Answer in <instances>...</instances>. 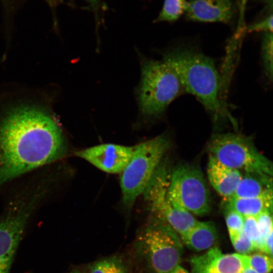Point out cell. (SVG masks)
Masks as SVG:
<instances>
[{"instance_id": "18", "label": "cell", "mask_w": 273, "mask_h": 273, "mask_svg": "<svg viewBox=\"0 0 273 273\" xmlns=\"http://www.w3.org/2000/svg\"><path fill=\"white\" fill-rule=\"evenodd\" d=\"M262 59L265 76L272 80V32H265L262 41Z\"/></svg>"}, {"instance_id": "24", "label": "cell", "mask_w": 273, "mask_h": 273, "mask_svg": "<svg viewBox=\"0 0 273 273\" xmlns=\"http://www.w3.org/2000/svg\"><path fill=\"white\" fill-rule=\"evenodd\" d=\"M233 246L238 253L248 255L256 249L252 241L243 232L237 238L231 240Z\"/></svg>"}, {"instance_id": "19", "label": "cell", "mask_w": 273, "mask_h": 273, "mask_svg": "<svg viewBox=\"0 0 273 273\" xmlns=\"http://www.w3.org/2000/svg\"><path fill=\"white\" fill-rule=\"evenodd\" d=\"M248 267L258 273H270L272 269V257L257 251L247 255Z\"/></svg>"}, {"instance_id": "23", "label": "cell", "mask_w": 273, "mask_h": 273, "mask_svg": "<svg viewBox=\"0 0 273 273\" xmlns=\"http://www.w3.org/2000/svg\"><path fill=\"white\" fill-rule=\"evenodd\" d=\"M262 240L264 241L272 231V210H267L255 217Z\"/></svg>"}, {"instance_id": "26", "label": "cell", "mask_w": 273, "mask_h": 273, "mask_svg": "<svg viewBox=\"0 0 273 273\" xmlns=\"http://www.w3.org/2000/svg\"><path fill=\"white\" fill-rule=\"evenodd\" d=\"M263 252L272 257V231L264 241Z\"/></svg>"}, {"instance_id": "10", "label": "cell", "mask_w": 273, "mask_h": 273, "mask_svg": "<svg viewBox=\"0 0 273 273\" xmlns=\"http://www.w3.org/2000/svg\"><path fill=\"white\" fill-rule=\"evenodd\" d=\"M134 147L104 144L76 151L83 159L100 170L110 173H121L129 162Z\"/></svg>"}, {"instance_id": "21", "label": "cell", "mask_w": 273, "mask_h": 273, "mask_svg": "<svg viewBox=\"0 0 273 273\" xmlns=\"http://www.w3.org/2000/svg\"><path fill=\"white\" fill-rule=\"evenodd\" d=\"M225 220L231 240L239 237L243 231L244 217L235 210L227 208Z\"/></svg>"}, {"instance_id": "8", "label": "cell", "mask_w": 273, "mask_h": 273, "mask_svg": "<svg viewBox=\"0 0 273 273\" xmlns=\"http://www.w3.org/2000/svg\"><path fill=\"white\" fill-rule=\"evenodd\" d=\"M169 176L167 166L162 161L143 194L153 216L166 222L181 237L198 221L169 198L167 193Z\"/></svg>"}, {"instance_id": "14", "label": "cell", "mask_w": 273, "mask_h": 273, "mask_svg": "<svg viewBox=\"0 0 273 273\" xmlns=\"http://www.w3.org/2000/svg\"><path fill=\"white\" fill-rule=\"evenodd\" d=\"M216 226L212 221H199L188 232L180 237L181 242L195 251L208 250L218 239Z\"/></svg>"}, {"instance_id": "20", "label": "cell", "mask_w": 273, "mask_h": 273, "mask_svg": "<svg viewBox=\"0 0 273 273\" xmlns=\"http://www.w3.org/2000/svg\"><path fill=\"white\" fill-rule=\"evenodd\" d=\"M243 232L253 243L256 251L263 252L264 243L262 240L255 217H244Z\"/></svg>"}, {"instance_id": "9", "label": "cell", "mask_w": 273, "mask_h": 273, "mask_svg": "<svg viewBox=\"0 0 273 273\" xmlns=\"http://www.w3.org/2000/svg\"><path fill=\"white\" fill-rule=\"evenodd\" d=\"M169 198L193 215L204 216L211 210L210 196L202 171L191 164H180L169 177Z\"/></svg>"}, {"instance_id": "30", "label": "cell", "mask_w": 273, "mask_h": 273, "mask_svg": "<svg viewBox=\"0 0 273 273\" xmlns=\"http://www.w3.org/2000/svg\"><path fill=\"white\" fill-rule=\"evenodd\" d=\"M48 4H49L51 6L54 7L55 6L58 2H59V0H44Z\"/></svg>"}, {"instance_id": "27", "label": "cell", "mask_w": 273, "mask_h": 273, "mask_svg": "<svg viewBox=\"0 0 273 273\" xmlns=\"http://www.w3.org/2000/svg\"><path fill=\"white\" fill-rule=\"evenodd\" d=\"M248 0H241L238 28L241 29L243 23L247 3Z\"/></svg>"}, {"instance_id": "29", "label": "cell", "mask_w": 273, "mask_h": 273, "mask_svg": "<svg viewBox=\"0 0 273 273\" xmlns=\"http://www.w3.org/2000/svg\"><path fill=\"white\" fill-rule=\"evenodd\" d=\"M170 273H190L185 268L178 265L173 271Z\"/></svg>"}, {"instance_id": "11", "label": "cell", "mask_w": 273, "mask_h": 273, "mask_svg": "<svg viewBox=\"0 0 273 273\" xmlns=\"http://www.w3.org/2000/svg\"><path fill=\"white\" fill-rule=\"evenodd\" d=\"M189 262L191 273H242L248 267L247 255L223 254L216 246L192 256Z\"/></svg>"}, {"instance_id": "3", "label": "cell", "mask_w": 273, "mask_h": 273, "mask_svg": "<svg viewBox=\"0 0 273 273\" xmlns=\"http://www.w3.org/2000/svg\"><path fill=\"white\" fill-rule=\"evenodd\" d=\"M163 58L176 72L184 93L194 96L214 122L233 119L221 97V79L211 58L189 46L173 48Z\"/></svg>"}, {"instance_id": "1", "label": "cell", "mask_w": 273, "mask_h": 273, "mask_svg": "<svg viewBox=\"0 0 273 273\" xmlns=\"http://www.w3.org/2000/svg\"><path fill=\"white\" fill-rule=\"evenodd\" d=\"M67 141L51 110L21 100L0 109V195L14 181L68 154Z\"/></svg>"}, {"instance_id": "28", "label": "cell", "mask_w": 273, "mask_h": 273, "mask_svg": "<svg viewBox=\"0 0 273 273\" xmlns=\"http://www.w3.org/2000/svg\"><path fill=\"white\" fill-rule=\"evenodd\" d=\"M91 5L95 9L98 7L101 0H84Z\"/></svg>"}, {"instance_id": "6", "label": "cell", "mask_w": 273, "mask_h": 273, "mask_svg": "<svg viewBox=\"0 0 273 273\" xmlns=\"http://www.w3.org/2000/svg\"><path fill=\"white\" fill-rule=\"evenodd\" d=\"M169 145L167 136L162 134L134 147L131 158L120 179L122 201L127 210L130 211L143 193Z\"/></svg>"}, {"instance_id": "15", "label": "cell", "mask_w": 273, "mask_h": 273, "mask_svg": "<svg viewBox=\"0 0 273 273\" xmlns=\"http://www.w3.org/2000/svg\"><path fill=\"white\" fill-rule=\"evenodd\" d=\"M271 191L272 178L254 173H242V178L231 198L256 197Z\"/></svg>"}, {"instance_id": "16", "label": "cell", "mask_w": 273, "mask_h": 273, "mask_svg": "<svg viewBox=\"0 0 273 273\" xmlns=\"http://www.w3.org/2000/svg\"><path fill=\"white\" fill-rule=\"evenodd\" d=\"M272 191L263 195L252 198H231L228 208L237 212L243 217H256L267 210H272Z\"/></svg>"}, {"instance_id": "12", "label": "cell", "mask_w": 273, "mask_h": 273, "mask_svg": "<svg viewBox=\"0 0 273 273\" xmlns=\"http://www.w3.org/2000/svg\"><path fill=\"white\" fill-rule=\"evenodd\" d=\"M185 13L193 21L229 23L233 18L234 7L231 0H190Z\"/></svg>"}, {"instance_id": "22", "label": "cell", "mask_w": 273, "mask_h": 273, "mask_svg": "<svg viewBox=\"0 0 273 273\" xmlns=\"http://www.w3.org/2000/svg\"><path fill=\"white\" fill-rule=\"evenodd\" d=\"M90 273H125L121 261L115 257L108 258L96 262Z\"/></svg>"}, {"instance_id": "7", "label": "cell", "mask_w": 273, "mask_h": 273, "mask_svg": "<svg viewBox=\"0 0 273 273\" xmlns=\"http://www.w3.org/2000/svg\"><path fill=\"white\" fill-rule=\"evenodd\" d=\"M209 156L242 173L272 178V163L258 150L249 138L236 133L214 135L209 146Z\"/></svg>"}, {"instance_id": "31", "label": "cell", "mask_w": 273, "mask_h": 273, "mask_svg": "<svg viewBox=\"0 0 273 273\" xmlns=\"http://www.w3.org/2000/svg\"><path fill=\"white\" fill-rule=\"evenodd\" d=\"M242 273H258L250 267L245 268Z\"/></svg>"}, {"instance_id": "32", "label": "cell", "mask_w": 273, "mask_h": 273, "mask_svg": "<svg viewBox=\"0 0 273 273\" xmlns=\"http://www.w3.org/2000/svg\"><path fill=\"white\" fill-rule=\"evenodd\" d=\"M73 273H79V272H73Z\"/></svg>"}, {"instance_id": "17", "label": "cell", "mask_w": 273, "mask_h": 273, "mask_svg": "<svg viewBox=\"0 0 273 273\" xmlns=\"http://www.w3.org/2000/svg\"><path fill=\"white\" fill-rule=\"evenodd\" d=\"M188 2L186 0H165L162 9L155 21L173 22L177 20L186 12Z\"/></svg>"}, {"instance_id": "4", "label": "cell", "mask_w": 273, "mask_h": 273, "mask_svg": "<svg viewBox=\"0 0 273 273\" xmlns=\"http://www.w3.org/2000/svg\"><path fill=\"white\" fill-rule=\"evenodd\" d=\"M140 60L141 76L135 91L139 117L152 122L160 118L184 91L176 72L164 58L157 60L142 56Z\"/></svg>"}, {"instance_id": "5", "label": "cell", "mask_w": 273, "mask_h": 273, "mask_svg": "<svg viewBox=\"0 0 273 273\" xmlns=\"http://www.w3.org/2000/svg\"><path fill=\"white\" fill-rule=\"evenodd\" d=\"M136 248L152 273H170L181 262L183 247L177 234L152 216L138 233Z\"/></svg>"}, {"instance_id": "25", "label": "cell", "mask_w": 273, "mask_h": 273, "mask_svg": "<svg viewBox=\"0 0 273 273\" xmlns=\"http://www.w3.org/2000/svg\"><path fill=\"white\" fill-rule=\"evenodd\" d=\"M245 31L248 32L254 31L272 32V13L261 20L248 26L246 28Z\"/></svg>"}, {"instance_id": "13", "label": "cell", "mask_w": 273, "mask_h": 273, "mask_svg": "<svg viewBox=\"0 0 273 273\" xmlns=\"http://www.w3.org/2000/svg\"><path fill=\"white\" fill-rule=\"evenodd\" d=\"M207 176L212 187L220 196L228 201L233 196L242 173L226 166L209 156Z\"/></svg>"}, {"instance_id": "2", "label": "cell", "mask_w": 273, "mask_h": 273, "mask_svg": "<svg viewBox=\"0 0 273 273\" xmlns=\"http://www.w3.org/2000/svg\"><path fill=\"white\" fill-rule=\"evenodd\" d=\"M0 216V273H9L20 240L31 219L49 204L54 194L44 179L28 175L14 181L2 194Z\"/></svg>"}]
</instances>
